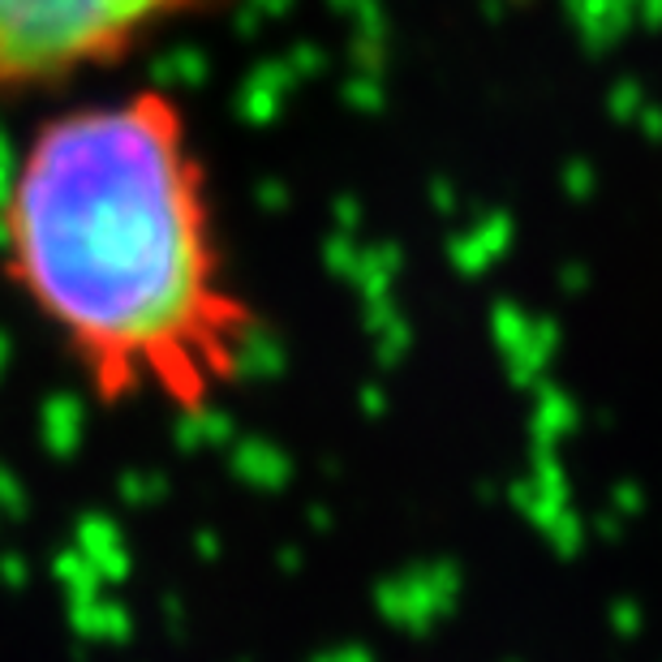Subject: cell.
I'll use <instances>...</instances> for the list:
<instances>
[{
  "label": "cell",
  "mask_w": 662,
  "mask_h": 662,
  "mask_svg": "<svg viewBox=\"0 0 662 662\" xmlns=\"http://www.w3.org/2000/svg\"><path fill=\"white\" fill-rule=\"evenodd\" d=\"M0 276L100 405L155 400L199 418L258 335L224 263L190 116L160 87L30 129L0 194Z\"/></svg>",
  "instance_id": "obj_1"
},
{
  "label": "cell",
  "mask_w": 662,
  "mask_h": 662,
  "mask_svg": "<svg viewBox=\"0 0 662 662\" xmlns=\"http://www.w3.org/2000/svg\"><path fill=\"white\" fill-rule=\"evenodd\" d=\"M216 0H0V96L109 69Z\"/></svg>",
  "instance_id": "obj_2"
}]
</instances>
